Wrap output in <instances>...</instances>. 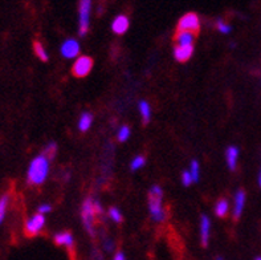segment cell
I'll return each instance as SVG.
<instances>
[{
	"label": "cell",
	"instance_id": "cell-1",
	"mask_svg": "<svg viewBox=\"0 0 261 260\" xmlns=\"http://www.w3.org/2000/svg\"><path fill=\"white\" fill-rule=\"evenodd\" d=\"M48 174H49V159L44 154H40L31 161L28 173H27V179L31 184L39 186L45 182Z\"/></svg>",
	"mask_w": 261,
	"mask_h": 260
},
{
	"label": "cell",
	"instance_id": "cell-2",
	"mask_svg": "<svg viewBox=\"0 0 261 260\" xmlns=\"http://www.w3.org/2000/svg\"><path fill=\"white\" fill-rule=\"evenodd\" d=\"M163 190L161 186L155 184L150 188L149 193V211L151 219L156 223H161L166 219V212L162 206Z\"/></svg>",
	"mask_w": 261,
	"mask_h": 260
},
{
	"label": "cell",
	"instance_id": "cell-3",
	"mask_svg": "<svg viewBox=\"0 0 261 260\" xmlns=\"http://www.w3.org/2000/svg\"><path fill=\"white\" fill-rule=\"evenodd\" d=\"M81 215H83V223L85 226L88 234L92 238L96 237V231H94V217H96V211H94V201L88 198L83 203L81 208Z\"/></svg>",
	"mask_w": 261,
	"mask_h": 260
},
{
	"label": "cell",
	"instance_id": "cell-4",
	"mask_svg": "<svg viewBox=\"0 0 261 260\" xmlns=\"http://www.w3.org/2000/svg\"><path fill=\"white\" fill-rule=\"evenodd\" d=\"M90 8H92V0H80V17H79V35L85 36L89 31Z\"/></svg>",
	"mask_w": 261,
	"mask_h": 260
},
{
	"label": "cell",
	"instance_id": "cell-5",
	"mask_svg": "<svg viewBox=\"0 0 261 260\" xmlns=\"http://www.w3.org/2000/svg\"><path fill=\"white\" fill-rule=\"evenodd\" d=\"M199 30H200V20L198 15L194 12L186 13L178 21V31H186V32H191L195 35L199 32Z\"/></svg>",
	"mask_w": 261,
	"mask_h": 260
},
{
	"label": "cell",
	"instance_id": "cell-6",
	"mask_svg": "<svg viewBox=\"0 0 261 260\" xmlns=\"http://www.w3.org/2000/svg\"><path fill=\"white\" fill-rule=\"evenodd\" d=\"M44 226H45V217L37 212L36 215H33L32 218H30L25 222V224H24V232H25L27 237H36V235H39L43 231Z\"/></svg>",
	"mask_w": 261,
	"mask_h": 260
},
{
	"label": "cell",
	"instance_id": "cell-7",
	"mask_svg": "<svg viewBox=\"0 0 261 260\" xmlns=\"http://www.w3.org/2000/svg\"><path fill=\"white\" fill-rule=\"evenodd\" d=\"M93 68V60L89 56H81L74 61L72 68L73 75L79 79L86 77Z\"/></svg>",
	"mask_w": 261,
	"mask_h": 260
},
{
	"label": "cell",
	"instance_id": "cell-8",
	"mask_svg": "<svg viewBox=\"0 0 261 260\" xmlns=\"http://www.w3.org/2000/svg\"><path fill=\"white\" fill-rule=\"evenodd\" d=\"M61 55L65 59H74L79 56L80 53V44L77 40L74 39H68L65 40L61 45Z\"/></svg>",
	"mask_w": 261,
	"mask_h": 260
},
{
	"label": "cell",
	"instance_id": "cell-9",
	"mask_svg": "<svg viewBox=\"0 0 261 260\" xmlns=\"http://www.w3.org/2000/svg\"><path fill=\"white\" fill-rule=\"evenodd\" d=\"M211 237V221L207 215H203L200 219V242L203 247H207Z\"/></svg>",
	"mask_w": 261,
	"mask_h": 260
},
{
	"label": "cell",
	"instance_id": "cell-10",
	"mask_svg": "<svg viewBox=\"0 0 261 260\" xmlns=\"http://www.w3.org/2000/svg\"><path fill=\"white\" fill-rule=\"evenodd\" d=\"M192 53H194V45H176L175 48H174V57H175V60L179 61V63H186V61H189V60L191 59Z\"/></svg>",
	"mask_w": 261,
	"mask_h": 260
},
{
	"label": "cell",
	"instance_id": "cell-11",
	"mask_svg": "<svg viewBox=\"0 0 261 260\" xmlns=\"http://www.w3.org/2000/svg\"><path fill=\"white\" fill-rule=\"evenodd\" d=\"M55 243L57 246H63L68 250H72L74 247V238H73L69 231H61V232L55 235Z\"/></svg>",
	"mask_w": 261,
	"mask_h": 260
},
{
	"label": "cell",
	"instance_id": "cell-12",
	"mask_svg": "<svg viewBox=\"0 0 261 260\" xmlns=\"http://www.w3.org/2000/svg\"><path fill=\"white\" fill-rule=\"evenodd\" d=\"M129 19L125 16V15H119L116 19L113 20L112 23V30L113 32L117 33V35H123L126 31L129 30Z\"/></svg>",
	"mask_w": 261,
	"mask_h": 260
},
{
	"label": "cell",
	"instance_id": "cell-13",
	"mask_svg": "<svg viewBox=\"0 0 261 260\" xmlns=\"http://www.w3.org/2000/svg\"><path fill=\"white\" fill-rule=\"evenodd\" d=\"M245 206V193L243 190H239L235 195V204H233V218L239 219L242 217L243 210Z\"/></svg>",
	"mask_w": 261,
	"mask_h": 260
},
{
	"label": "cell",
	"instance_id": "cell-14",
	"mask_svg": "<svg viewBox=\"0 0 261 260\" xmlns=\"http://www.w3.org/2000/svg\"><path fill=\"white\" fill-rule=\"evenodd\" d=\"M225 159H227V165H228L229 170H236L238 166V159H239V149L236 146H229L225 150Z\"/></svg>",
	"mask_w": 261,
	"mask_h": 260
},
{
	"label": "cell",
	"instance_id": "cell-15",
	"mask_svg": "<svg viewBox=\"0 0 261 260\" xmlns=\"http://www.w3.org/2000/svg\"><path fill=\"white\" fill-rule=\"evenodd\" d=\"M194 37H195L194 33L186 32V31H178L175 35L176 45H180V46L192 45V44H194Z\"/></svg>",
	"mask_w": 261,
	"mask_h": 260
},
{
	"label": "cell",
	"instance_id": "cell-16",
	"mask_svg": "<svg viewBox=\"0 0 261 260\" xmlns=\"http://www.w3.org/2000/svg\"><path fill=\"white\" fill-rule=\"evenodd\" d=\"M93 124V115L90 113L85 112L81 114L79 120V129L81 132H86V130H89L90 126Z\"/></svg>",
	"mask_w": 261,
	"mask_h": 260
},
{
	"label": "cell",
	"instance_id": "cell-17",
	"mask_svg": "<svg viewBox=\"0 0 261 260\" xmlns=\"http://www.w3.org/2000/svg\"><path fill=\"white\" fill-rule=\"evenodd\" d=\"M229 211V203L227 199H219L215 204V214L219 218H224Z\"/></svg>",
	"mask_w": 261,
	"mask_h": 260
},
{
	"label": "cell",
	"instance_id": "cell-18",
	"mask_svg": "<svg viewBox=\"0 0 261 260\" xmlns=\"http://www.w3.org/2000/svg\"><path fill=\"white\" fill-rule=\"evenodd\" d=\"M139 113L142 115L143 124H149L150 119H151V109H150L149 102L146 101H141L139 102Z\"/></svg>",
	"mask_w": 261,
	"mask_h": 260
},
{
	"label": "cell",
	"instance_id": "cell-19",
	"mask_svg": "<svg viewBox=\"0 0 261 260\" xmlns=\"http://www.w3.org/2000/svg\"><path fill=\"white\" fill-rule=\"evenodd\" d=\"M8 204H10V195H2V197H0V224L4 222V218H6L7 215V210H8Z\"/></svg>",
	"mask_w": 261,
	"mask_h": 260
},
{
	"label": "cell",
	"instance_id": "cell-20",
	"mask_svg": "<svg viewBox=\"0 0 261 260\" xmlns=\"http://www.w3.org/2000/svg\"><path fill=\"white\" fill-rule=\"evenodd\" d=\"M33 51H35V55H36L41 61H48V53H46L45 48H44L43 44L40 43V41H35V43H33Z\"/></svg>",
	"mask_w": 261,
	"mask_h": 260
},
{
	"label": "cell",
	"instance_id": "cell-21",
	"mask_svg": "<svg viewBox=\"0 0 261 260\" xmlns=\"http://www.w3.org/2000/svg\"><path fill=\"white\" fill-rule=\"evenodd\" d=\"M56 153H57V144L56 142H49V144L45 146V149H44L43 154L50 161V159L55 158Z\"/></svg>",
	"mask_w": 261,
	"mask_h": 260
},
{
	"label": "cell",
	"instance_id": "cell-22",
	"mask_svg": "<svg viewBox=\"0 0 261 260\" xmlns=\"http://www.w3.org/2000/svg\"><path fill=\"white\" fill-rule=\"evenodd\" d=\"M145 163H146L145 157L138 155V157H136V158L132 161V163H130V169H132L133 172H137V170H139V169H142L143 166H145Z\"/></svg>",
	"mask_w": 261,
	"mask_h": 260
},
{
	"label": "cell",
	"instance_id": "cell-23",
	"mask_svg": "<svg viewBox=\"0 0 261 260\" xmlns=\"http://www.w3.org/2000/svg\"><path fill=\"white\" fill-rule=\"evenodd\" d=\"M190 173H191L192 181L199 182V177H200V168H199V162L196 159L191 162V169H190Z\"/></svg>",
	"mask_w": 261,
	"mask_h": 260
},
{
	"label": "cell",
	"instance_id": "cell-24",
	"mask_svg": "<svg viewBox=\"0 0 261 260\" xmlns=\"http://www.w3.org/2000/svg\"><path fill=\"white\" fill-rule=\"evenodd\" d=\"M109 217L113 222H116V223H121L122 222V214H121V211L118 210L117 207H112L109 208Z\"/></svg>",
	"mask_w": 261,
	"mask_h": 260
},
{
	"label": "cell",
	"instance_id": "cell-25",
	"mask_svg": "<svg viewBox=\"0 0 261 260\" xmlns=\"http://www.w3.org/2000/svg\"><path fill=\"white\" fill-rule=\"evenodd\" d=\"M130 137V128L129 126H122V128L119 129L118 132V141L119 142H125L127 141Z\"/></svg>",
	"mask_w": 261,
	"mask_h": 260
},
{
	"label": "cell",
	"instance_id": "cell-26",
	"mask_svg": "<svg viewBox=\"0 0 261 260\" xmlns=\"http://www.w3.org/2000/svg\"><path fill=\"white\" fill-rule=\"evenodd\" d=\"M216 27H218V30L220 31L222 33H229V32H231V27H229L227 23H224L223 20H218Z\"/></svg>",
	"mask_w": 261,
	"mask_h": 260
},
{
	"label": "cell",
	"instance_id": "cell-27",
	"mask_svg": "<svg viewBox=\"0 0 261 260\" xmlns=\"http://www.w3.org/2000/svg\"><path fill=\"white\" fill-rule=\"evenodd\" d=\"M192 177H191V173L190 172H183L182 173V183L185 184L186 187H187V186H190V184L192 183Z\"/></svg>",
	"mask_w": 261,
	"mask_h": 260
},
{
	"label": "cell",
	"instance_id": "cell-28",
	"mask_svg": "<svg viewBox=\"0 0 261 260\" xmlns=\"http://www.w3.org/2000/svg\"><path fill=\"white\" fill-rule=\"evenodd\" d=\"M50 210H52V207H50V204H41L39 207V214H48V212H50Z\"/></svg>",
	"mask_w": 261,
	"mask_h": 260
},
{
	"label": "cell",
	"instance_id": "cell-29",
	"mask_svg": "<svg viewBox=\"0 0 261 260\" xmlns=\"http://www.w3.org/2000/svg\"><path fill=\"white\" fill-rule=\"evenodd\" d=\"M113 260H126V256L122 251H118V252H116V254H114Z\"/></svg>",
	"mask_w": 261,
	"mask_h": 260
},
{
	"label": "cell",
	"instance_id": "cell-30",
	"mask_svg": "<svg viewBox=\"0 0 261 260\" xmlns=\"http://www.w3.org/2000/svg\"><path fill=\"white\" fill-rule=\"evenodd\" d=\"M94 211H96V214H102V206H101V203L97 201H94Z\"/></svg>",
	"mask_w": 261,
	"mask_h": 260
},
{
	"label": "cell",
	"instance_id": "cell-31",
	"mask_svg": "<svg viewBox=\"0 0 261 260\" xmlns=\"http://www.w3.org/2000/svg\"><path fill=\"white\" fill-rule=\"evenodd\" d=\"M215 260H224V257H223V256H216Z\"/></svg>",
	"mask_w": 261,
	"mask_h": 260
},
{
	"label": "cell",
	"instance_id": "cell-32",
	"mask_svg": "<svg viewBox=\"0 0 261 260\" xmlns=\"http://www.w3.org/2000/svg\"><path fill=\"white\" fill-rule=\"evenodd\" d=\"M258 183H260V186H261V173H260V177H258Z\"/></svg>",
	"mask_w": 261,
	"mask_h": 260
},
{
	"label": "cell",
	"instance_id": "cell-33",
	"mask_svg": "<svg viewBox=\"0 0 261 260\" xmlns=\"http://www.w3.org/2000/svg\"><path fill=\"white\" fill-rule=\"evenodd\" d=\"M255 260H261V256H257Z\"/></svg>",
	"mask_w": 261,
	"mask_h": 260
}]
</instances>
